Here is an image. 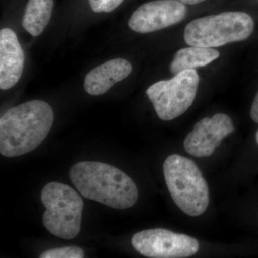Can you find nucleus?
Returning a JSON list of instances; mask_svg holds the SVG:
<instances>
[{"label": "nucleus", "mask_w": 258, "mask_h": 258, "mask_svg": "<svg viewBox=\"0 0 258 258\" xmlns=\"http://www.w3.org/2000/svg\"><path fill=\"white\" fill-rule=\"evenodd\" d=\"M54 113L40 100L25 102L8 110L0 118V153L18 157L35 150L48 135Z\"/></svg>", "instance_id": "1"}, {"label": "nucleus", "mask_w": 258, "mask_h": 258, "mask_svg": "<svg viewBox=\"0 0 258 258\" xmlns=\"http://www.w3.org/2000/svg\"><path fill=\"white\" fill-rule=\"evenodd\" d=\"M70 179L85 198L114 209H128L137 203L138 189L133 180L115 166L83 161L70 169Z\"/></svg>", "instance_id": "2"}, {"label": "nucleus", "mask_w": 258, "mask_h": 258, "mask_svg": "<svg viewBox=\"0 0 258 258\" xmlns=\"http://www.w3.org/2000/svg\"><path fill=\"white\" fill-rule=\"evenodd\" d=\"M163 168L166 186L176 206L189 216L205 213L210 193L208 183L196 164L188 158L172 154L166 158Z\"/></svg>", "instance_id": "3"}, {"label": "nucleus", "mask_w": 258, "mask_h": 258, "mask_svg": "<svg viewBox=\"0 0 258 258\" xmlns=\"http://www.w3.org/2000/svg\"><path fill=\"white\" fill-rule=\"evenodd\" d=\"M253 20L242 12H226L193 20L184 30L190 46L217 47L246 40L254 30Z\"/></svg>", "instance_id": "4"}, {"label": "nucleus", "mask_w": 258, "mask_h": 258, "mask_svg": "<svg viewBox=\"0 0 258 258\" xmlns=\"http://www.w3.org/2000/svg\"><path fill=\"white\" fill-rule=\"evenodd\" d=\"M41 201L46 210L42 222L56 237L71 240L81 230L82 198L71 186L62 183H48L44 186Z\"/></svg>", "instance_id": "5"}, {"label": "nucleus", "mask_w": 258, "mask_h": 258, "mask_svg": "<svg viewBox=\"0 0 258 258\" xmlns=\"http://www.w3.org/2000/svg\"><path fill=\"white\" fill-rule=\"evenodd\" d=\"M200 77L195 69L186 70L174 75L167 81H161L147 90L160 119H175L184 113L192 104L198 92Z\"/></svg>", "instance_id": "6"}, {"label": "nucleus", "mask_w": 258, "mask_h": 258, "mask_svg": "<svg viewBox=\"0 0 258 258\" xmlns=\"http://www.w3.org/2000/svg\"><path fill=\"white\" fill-rule=\"evenodd\" d=\"M132 244L139 253L152 258L189 257L200 249L198 241L194 237L162 228L134 234Z\"/></svg>", "instance_id": "7"}, {"label": "nucleus", "mask_w": 258, "mask_h": 258, "mask_svg": "<svg viewBox=\"0 0 258 258\" xmlns=\"http://www.w3.org/2000/svg\"><path fill=\"white\" fill-rule=\"evenodd\" d=\"M187 9L180 0H157L139 7L131 16L128 26L139 33H149L182 21Z\"/></svg>", "instance_id": "8"}, {"label": "nucleus", "mask_w": 258, "mask_h": 258, "mask_svg": "<svg viewBox=\"0 0 258 258\" xmlns=\"http://www.w3.org/2000/svg\"><path fill=\"white\" fill-rule=\"evenodd\" d=\"M234 132L232 120L225 113L203 118L194 126L184 141L188 154L195 157H210L222 141Z\"/></svg>", "instance_id": "9"}, {"label": "nucleus", "mask_w": 258, "mask_h": 258, "mask_svg": "<svg viewBox=\"0 0 258 258\" xmlns=\"http://www.w3.org/2000/svg\"><path fill=\"white\" fill-rule=\"evenodd\" d=\"M25 55L15 32L11 29L0 31V88L14 87L21 78Z\"/></svg>", "instance_id": "10"}, {"label": "nucleus", "mask_w": 258, "mask_h": 258, "mask_svg": "<svg viewBox=\"0 0 258 258\" xmlns=\"http://www.w3.org/2000/svg\"><path fill=\"white\" fill-rule=\"evenodd\" d=\"M132 66L123 58L113 59L95 68L84 79V89L91 96H101L130 75Z\"/></svg>", "instance_id": "11"}, {"label": "nucleus", "mask_w": 258, "mask_h": 258, "mask_svg": "<svg viewBox=\"0 0 258 258\" xmlns=\"http://www.w3.org/2000/svg\"><path fill=\"white\" fill-rule=\"evenodd\" d=\"M219 51L213 48L191 46L178 50L170 64V72L176 75L186 71L204 67L220 57Z\"/></svg>", "instance_id": "12"}, {"label": "nucleus", "mask_w": 258, "mask_h": 258, "mask_svg": "<svg viewBox=\"0 0 258 258\" xmlns=\"http://www.w3.org/2000/svg\"><path fill=\"white\" fill-rule=\"evenodd\" d=\"M53 0H29L22 25L32 36H38L50 22Z\"/></svg>", "instance_id": "13"}, {"label": "nucleus", "mask_w": 258, "mask_h": 258, "mask_svg": "<svg viewBox=\"0 0 258 258\" xmlns=\"http://www.w3.org/2000/svg\"><path fill=\"white\" fill-rule=\"evenodd\" d=\"M40 258H83L84 252L81 247L67 246L60 248L51 249L45 251L40 255Z\"/></svg>", "instance_id": "14"}, {"label": "nucleus", "mask_w": 258, "mask_h": 258, "mask_svg": "<svg viewBox=\"0 0 258 258\" xmlns=\"http://www.w3.org/2000/svg\"><path fill=\"white\" fill-rule=\"evenodd\" d=\"M90 6L96 13H111L116 9L124 0H88Z\"/></svg>", "instance_id": "15"}, {"label": "nucleus", "mask_w": 258, "mask_h": 258, "mask_svg": "<svg viewBox=\"0 0 258 258\" xmlns=\"http://www.w3.org/2000/svg\"><path fill=\"white\" fill-rule=\"evenodd\" d=\"M250 117L254 122L258 123V92L254 97L253 103L251 106Z\"/></svg>", "instance_id": "16"}, {"label": "nucleus", "mask_w": 258, "mask_h": 258, "mask_svg": "<svg viewBox=\"0 0 258 258\" xmlns=\"http://www.w3.org/2000/svg\"><path fill=\"white\" fill-rule=\"evenodd\" d=\"M180 1L185 5H194L203 3V2L205 1V0H180Z\"/></svg>", "instance_id": "17"}, {"label": "nucleus", "mask_w": 258, "mask_h": 258, "mask_svg": "<svg viewBox=\"0 0 258 258\" xmlns=\"http://www.w3.org/2000/svg\"><path fill=\"white\" fill-rule=\"evenodd\" d=\"M255 139L256 142H257V144H258V131L257 132V133H256Z\"/></svg>", "instance_id": "18"}]
</instances>
